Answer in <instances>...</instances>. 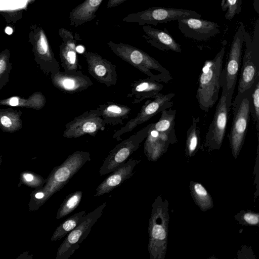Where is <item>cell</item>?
<instances>
[{"label":"cell","instance_id":"cell-24","mask_svg":"<svg viewBox=\"0 0 259 259\" xmlns=\"http://www.w3.org/2000/svg\"><path fill=\"white\" fill-rule=\"evenodd\" d=\"M199 117L192 116V123L187 131L186 150L189 155L193 154L200 144V130Z\"/></svg>","mask_w":259,"mask_h":259},{"label":"cell","instance_id":"cell-15","mask_svg":"<svg viewBox=\"0 0 259 259\" xmlns=\"http://www.w3.org/2000/svg\"><path fill=\"white\" fill-rule=\"evenodd\" d=\"M59 34L62 40L59 47L60 57L64 72L71 73L81 70L82 67L77 56L76 41L73 33L62 28L59 30Z\"/></svg>","mask_w":259,"mask_h":259},{"label":"cell","instance_id":"cell-12","mask_svg":"<svg viewBox=\"0 0 259 259\" xmlns=\"http://www.w3.org/2000/svg\"><path fill=\"white\" fill-rule=\"evenodd\" d=\"M178 28L185 37L198 41H206L220 32L216 22L193 17L178 20Z\"/></svg>","mask_w":259,"mask_h":259},{"label":"cell","instance_id":"cell-30","mask_svg":"<svg viewBox=\"0 0 259 259\" xmlns=\"http://www.w3.org/2000/svg\"><path fill=\"white\" fill-rule=\"evenodd\" d=\"M193 189L196 196L200 201H206L208 198L207 192L201 184L195 183Z\"/></svg>","mask_w":259,"mask_h":259},{"label":"cell","instance_id":"cell-26","mask_svg":"<svg viewBox=\"0 0 259 259\" xmlns=\"http://www.w3.org/2000/svg\"><path fill=\"white\" fill-rule=\"evenodd\" d=\"M82 197V192L76 191L67 195L58 209L57 219H61L74 210L80 204Z\"/></svg>","mask_w":259,"mask_h":259},{"label":"cell","instance_id":"cell-4","mask_svg":"<svg viewBox=\"0 0 259 259\" xmlns=\"http://www.w3.org/2000/svg\"><path fill=\"white\" fill-rule=\"evenodd\" d=\"M193 17L201 18L197 12L184 9L172 7H150L144 11L128 14L122 20L126 22L137 23L140 25L176 21L180 18Z\"/></svg>","mask_w":259,"mask_h":259},{"label":"cell","instance_id":"cell-21","mask_svg":"<svg viewBox=\"0 0 259 259\" xmlns=\"http://www.w3.org/2000/svg\"><path fill=\"white\" fill-rule=\"evenodd\" d=\"M103 0H84L72 10L69 14L71 24L76 26L93 20Z\"/></svg>","mask_w":259,"mask_h":259},{"label":"cell","instance_id":"cell-25","mask_svg":"<svg viewBox=\"0 0 259 259\" xmlns=\"http://www.w3.org/2000/svg\"><path fill=\"white\" fill-rule=\"evenodd\" d=\"M85 214V211L82 210L67 218L56 230L52 240H60L66 236L81 223Z\"/></svg>","mask_w":259,"mask_h":259},{"label":"cell","instance_id":"cell-9","mask_svg":"<svg viewBox=\"0 0 259 259\" xmlns=\"http://www.w3.org/2000/svg\"><path fill=\"white\" fill-rule=\"evenodd\" d=\"M175 96V94L174 93L167 94L160 93L153 98V100H147L135 118L131 119L124 126L115 132L113 138L117 141L121 140V136L123 134L131 132L138 125L148 121L163 110L170 108L173 105L172 99Z\"/></svg>","mask_w":259,"mask_h":259},{"label":"cell","instance_id":"cell-29","mask_svg":"<svg viewBox=\"0 0 259 259\" xmlns=\"http://www.w3.org/2000/svg\"><path fill=\"white\" fill-rule=\"evenodd\" d=\"M0 14L8 23L14 24L22 17L23 12L21 10H8L1 11Z\"/></svg>","mask_w":259,"mask_h":259},{"label":"cell","instance_id":"cell-18","mask_svg":"<svg viewBox=\"0 0 259 259\" xmlns=\"http://www.w3.org/2000/svg\"><path fill=\"white\" fill-rule=\"evenodd\" d=\"M143 37L152 46L162 51H171L181 53V45L177 42L166 29L163 30L144 25Z\"/></svg>","mask_w":259,"mask_h":259},{"label":"cell","instance_id":"cell-7","mask_svg":"<svg viewBox=\"0 0 259 259\" xmlns=\"http://www.w3.org/2000/svg\"><path fill=\"white\" fill-rule=\"evenodd\" d=\"M244 24L240 22V25L236 31L230 48L225 67L227 88V102L231 108L232 97L234 94L237 80V76L241 63L243 46L244 42Z\"/></svg>","mask_w":259,"mask_h":259},{"label":"cell","instance_id":"cell-32","mask_svg":"<svg viewBox=\"0 0 259 259\" xmlns=\"http://www.w3.org/2000/svg\"><path fill=\"white\" fill-rule=\"evenodd\" d=\"M127 0H109L107 2V7L108 8H111L116 7Z\"/></svg>","mask_w":259,"mask_h":259},{"label":"cell","instance_id":"cell-10","mask_svg":"<svg viewBox=\"0 0 259 259\" xmlns=\"http://www.w3.org/2000/svg\"><path fill=\"white\" fill-rule=\"evenodd\" d=\"M105 125L97 107L84 112L66 123L63 136L67 139L77 138L87 134L95 137L98 132L104 130Z\"/></svg>","mask_w":259,"mask_h":259},{"label":"cell","instance_id":"cell-20","mask_svg":"<svg viewBox=\"0 0 259 259\" xmlns=\"http://www.w3.org/2000/svg\"><path fill=\"white\" fill-rule=\"evenodd\" d=\"M98 108L106 124L110 125L123 124L132 112L130 107L113 102L103 103Z\"/></svg>","mask_w":259,"mask_h":259},{"label":"cell","instance_id":"cell-34","mask_svg":"<svg viewBox=\"0 0 259 259\" xmlns=\"http://www.w3.org/2000/svg\"><path fill=\"white\" fill-rule=\"evenodd\" d=\"M19 100L16 97L11 98L9 101V104L12 106H17L18 104Z\"/></svg>","mask_w":259,"mask_h":259},{"label":"cell","instance_id":"cell-11","mask_svg":"<svg viewBox=\"0 0 259 259\" xmlns=\"http://www.w3.org/2000/svg\"><path fill=\"white\" fill-rule=\"evenodd\" d=\"M246 48L238 85L237 95L251 88L259 76V48L251 46V39L246 30L244 32Z\"/></svg>","mask_w":259,"mask_h":259},{"label":"cell","instance_id":"cell-3","mask_svg":"<svg viewBox=\"0 0 259 259\" xmlns=\"http://www.w3.org/2000/svg\"><path fill=\"white\" fill-rule=\"evenodd\" d=\"M258 78L259 76L251 88L237 95L231 104L233 116L228 137L234 156L238 154L244 142L250 115L251 95Z\"/></svg>","mask_w":259,"mask_h":259},{"label":"cell","instance_id":"cell-31","mask_svg":"<svg viewBox=\"0 0 259 259\" xmlns=\"http://www.w3.org/2000/svg\"><path fill=\"white\" fill-rule=\"evenodd\" d=\"M243 219L246 223L252 225L257 224L259 222L258 215L252 213H245L243 216Z\"/></svg>","mask_w":259,"mask_h":259},{"label":"cell","instance_id":"cell-1","mask_svg":"<svg viewBox=\"0 0 259 259\" xmlns=\"http://www.w3.org/2000/svg\"><path fill=\"white\" fill-rule=\"evenodd\" d=\"M225 52L223 46L213 59L206 60L198 80L196 99L201 110L208 112L219 99L223 84L222 65Z\"/></svg>","mask_w":259,"mask_h":259},{"label":"cell","instance_id":"cell-2","mask_svg":"<svg viewBox=\"0 0 259 259\" xmlns=\"http://www.w3.org/2000/svg\"><path fill=\"white\" fill-rule=\"evenodd\" d=\"M107 45L116 56L147 75L148 77L159 82L168 83L164 78L154 74V71L159 72L169 81L172 79L169 71L143 50L129 44L115 43L111 40L107 42Z\"/></svg>","mask_w":259,"mask_h":259},{"label":"cell","instance_id":"cell-33","mask_svg":"<svg viewBox=\"0 0 259 259\" xmlns=\"http://www.w3.org/2000/svg\"><path fill=\"white\" fill-rule=\"evenodd\" d=\"M2 124L5 127H9L12 124L10 119L7 116H4L1 119Z\"/></svg>","mask_w":259,"mask_h":259},{"label":"cell","instance_id":"cell-6","mask_svg":"<svg viewBox=\"0 0 259 259\" xmlns=\"http://www.w3.org/2000/svg\"><path fill=\"white\" fill-rule=\"evenodd\" d=\"M151 124H148L114 147L105 158L100 168V176L111 173L125 162L145 139Z\"/></svg>","mask_w":259,"mask_h":259},{"label":"cell","instance_id":"cell-38","mask_svg":"<svg viewBox=\"0 0 259 259\" xmlns=\"http://www.w3.org/2000/svg\"><path fill=\"white\" fill-rule=\"evenodd\" d=\"M35 196L37 199H41L44 197V194L43 192H38L35 194Z\"/></svg>","mask_w":259,"mask_h":259},{"label":"cell","instance_id":"cell-8","mask_svg":"<svg viewBox=\"0 0 259 259\" xmlns=\"http://www.w3.org/2000/svg\"><path fill=\"white\" fill-rule=\"evenodd\" d=\"M222 92L216 106L215 113L206 134V144L213 149H219L223 143L228 119L230 108L227 102V88L226 74L222 69Z\"/></svg>","mask_w":259,"mask_h":259},{"label":"cell","instance_id":"cell-13","mask_svg":"<svg viewBox=\"0 0 259 259\" xmlns=\"http://www.w3.org/2000/svg\"><path fill=\"white\" fill-rule=\"evenodd\" d=\"M89 73L99 82L107 87L115 85L117 80L116 66L96 53H84Z\"/></svg>","mask_w":259,"mask_h":259},{"label":"cell","instance_id":"cell-28","mask_svg":"<svg viewBox=\"0 0 259 259\" xmlns=\"http://www.w3.org/2000/svg\"><path fill=\"white\" fill-rule=\"evenodd\" d=\"M250 114L255 123L257 134L259 130V78L256 80L250 98Z\"/></svg>","mask_w":259,"mask_h":259},{"label":"cell","instance_id":"cell-35","mask_svg":"<svg viewBox=\"0 0 259 259\" xmlns=\"http://www.w3.org/2000/svg\"><path fill=\"white\" fill-rule=\"evenodd\" d=\"M6 62L3 59H0V74L3 73L5 70Z\"/></svg>","mask_w":259,"mask_h":259},{"label":"cell","instance_id":"cell-17","mask_svg":"<svg viewBox=\"0 0 259 259\" xmlns=\"http://www.w3.org/2000/svg\"><path fill=\"white\" fill-rule=\"evenodd\" d=\"M30 28L29 41L33 45L36 53L50 65L52 75L55 74L59 71V65L54 57L44 30L36 25H31Z\"/></svg>","mask_w":259,"mask_h":259},{"label":"cell","instance_id":"cell-22","mask_svg":"<svg viewBox=\"0 0 259 259\" xmlns=\"http://www.w3.org/2000/svg\"><path fill=\"white\" fill-rule=\"evenodd\" d=\"M158 121L152 124L153 127L160 134L166 137L169 143L174 144L177 140L175 133L176 110L169 108L163 110Z\"/></svg>","mask_w":259,"mask_h":259},{"label":"cell","instance_id":"cell-16","mask_svg":"<svg viewBox=\"0 0 259 259\" xmlns=\"http://www.w3.org/2000/svg\"><path fill=\"white\" fill-rule=\"evenodd\" d=\"M139 160L130 158L114 170L98 186L94 196H100L109 193L121 185L134 174L133 171Z\"/></svg>","mask_w":259,"mask_h":259},{"label":"cell","instance_id":"cell-37","mask_svg":"<svg viewBox=\"0 0 259 259\" xmlns=\"http://www.w3.org/2000/svg\"><path fill=\"white\" fill-rule=\"evenodd\" d=\"M24 177L25 179L28 182L32 181L33 179V176L30 174H26L24 176Z\"/></svg>","mask_w":259,"mask_h":259},{"label":"cell","instance_id":"cell-36","mask_svg":"<svg viewBox=\"0 0 259 259\" xmlns=\"http://www.w3.org/2000/svg\"><path fill=\"white\" fill-rule=\"evenodd\" d=\"M253 7L254 10L259 13V0H253Z\"/></svg>","mask_w":259,"mask_h":259},{"label":"cell","instance_id":"cell-14","mask_svg":"<svg viewBox=\"0 0 259 259\" xmlns=\"http://www.w3.org/2000/svg\"><path fill=\"white\" fill-rule=\"evenodd\" d=\"M53 75L54 84L66 94L81 92L93 84L90 77L84 74L81 70L71 73L59 71Z\"/></svg>","mask_w":259,"mask_h":259},{"label":"cell","instance_id":"cell-19","mask_svg":"<svg viewBox=\"0 0 259 259\" xmlns=\"http://www.w3.org/2000/svg\"><path fill=\"white\" fill-rule=\"evenodd\" d=\"M163 87L162 83L150 77L139 79L131 83L127 97L133 99V104L140 103L145 99L154 98Z\"/></svg>","mask_w":259,"mask_h":259},{"label":"cell","instance_id":"cell-5","mask_svg":"<svg viewBox=\"0 0 259 259\" xmlns=\"http://www.w3.org/2000/svg\"><path fill=\"white\" fill-rule=\"evenodd\" d=\"M106 205V203H104L85 214L81 223L67 235L58 249L56 258L68 259L79 248L80 244L102 215Z\"/></svg>","mask_w":259,"mask_h":259},{"label":"cell","instance_id":"cell-23","mask_svg":"<svg viewBox=\"0 0 259 259\" xmlns=\"http://www.w3.org/2000/svg\"><path fill=\"white\" fill-rule=\"evenodd\" d=\"M152 124L145 138V151L147 156L154 159L164 151L170 143L166 137L153 127Z\"/></svg>","mask_w":259,"mask_h":259},{"label":"cell","instance_id":"cell-27","mask_svg":"<svg viewBox=\"0 0 259 259\" xmlns=\"http://www.w3.org/2000/svg\"><path fill=\"white\" fill-rule=\"evenodd\" d=\"M242 0H222L221 9L223 12H226V19L231 20L236 15L239 14L241 12Z\"/></svg>","mask_w":259,"mask_h":259}]
</instances>
